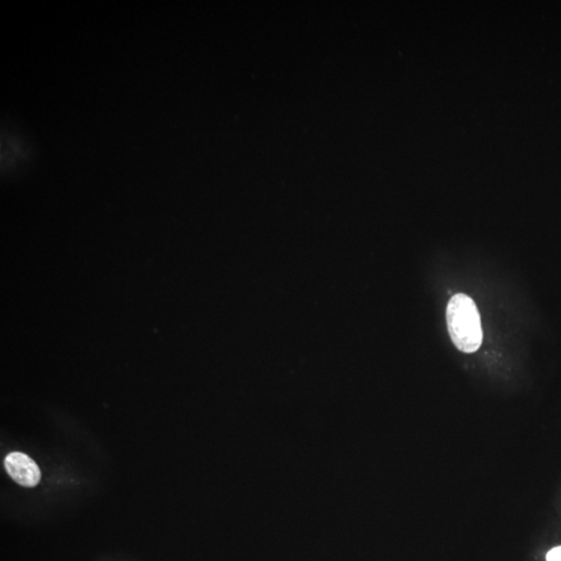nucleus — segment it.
Here are the masks:
<instances>
[{
    "label": "nucleus",
    "mask_w": 561,
    "mask_h": 561,
    "mask_svg": "<svg viewBox=\"0 0 561 561\" xmlns=\"http://www.w3.org/2000/svg\"><path fill=\"white\" fill-rule=\"evenodd\" d=\"M448 332L458 350L475 353L482 343L480 315L474 300L464 294L452 296L446 310Z\"/></svg>",
    "instance_id": "1"
},
{
    "label": "nucleus",
    "mask_w": 561,
    "mask_h": 561,
    "mask_svg": "<svg viewBox=\"0 0 561 561\" xmlns=\"http://www.w3.org/2000/svg\"><path fill=\"white\" fill-rule=\"evenodd\" d=\"M5 468L12 479L22 487H34L40 482V468L32 458L22 452L8 454Z\"/></svg>",
    "instance_id": "2"
},
{
    "label": "nucleus",
    "mask_w": 561,
    "mask_h": 561,
    "mask_svg": "<svg viewBox=\"0 0 561 561\" xmlns=\"http://www.w3.org/2000/svg\"><path fill=\"white\" fill-rule=\"evenodd\" d=\"M547 561H561V546L553 548L547 554Z\"/></svg>",
    "instance_id": "3"
}]
</instances>
